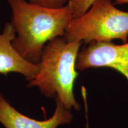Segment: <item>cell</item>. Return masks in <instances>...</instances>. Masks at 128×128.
<instances>
[{"mask_svg": "<svg viewBox=\"0 0 128 128\" xmlns=\"http://www.w3.org/2000/svg\"><path fill=\"white\" fill-rule=\"evenodd\" d=\"M28 2L49 8H60L68 4V0H27Z\"/></svg>", "mask_w": 128, "mask_h": 128, "instance_id": "obj_8", "label": "cell"}, {"mask_svg": "<svg viewBox=\"0 0 128 128\" xmlns=\"http://www.w3.org/2000/svg\"><path fill=\"white\" fill-rule=\"evenodd\" d=\"M112 1H115V3L118 4H128V0H112Z\"/></svg>", "mask_w": 128, "mask_h": 128, "instance_id": "obj_9", "label": "cell"}, {"mask_svg": "<svg viewBox=\"0 0 128 128\" xmlns=\"http://www.w3.org/2000/svg\"><path fill=\"white\" fill-rule=\"evenodd\" d=\"M16 36L11 22L6 23L0 33V74L6 76L9 73L20 74L29 82L38 74L39 64L28 61L14 49L12 42Z\"/></svg>", "mask_w": 128, "mask_h": 128, "instance_id": "obj_6", "label": "cell"}, {"mask_svg": "<svg viewBox=\"0 0 128 128\" xmlns=\"http://www.w3.org/2000/svg\"><path fill=\"white\" fill-rule=\"evenodd\" d=\"M110 68L122 74L128 81V42L116 44L112 42H92L80 49L76 69Z\"/></svg>", "mask_w": 128, "mask_h": 128, "instance_id": "obj_4", "label": "cell"}, {"mask_svg": "<svg viewBox=\"0 0 128 128\" xmlns=\"http://www.w3.org/2000/svg\"><path fill=\"white\" fill-rule=\"evenodd\" d=\"M96 0H68V6L72 13L73 18L83 15Z\"/></svg>", "mask_w": 128, "mask_h": 128, "instance_id": "obj_7", "label": "cell"}, {"mask_svg": "<svg viewBox=\"0 0 128 128\" xmlns=\"http://www.w3.org/2000/svg\"><path fill=\"white\" fill-rule=\"evenodd\" d=\"M12 12L11 23L16 33L12 42L14 49L25 60L38 64L44 46L58 37H64L73 18L68 4L49 8L27 0H7Z\"/></svg>", "mask_w": 128, "mask_h": 128, "instance_id": "obj_1", "label": "cell"}, {"mask_svg": "<svg viewBox=\"0 0 128 128\" xmlns=\"http://www.w3.org/2000/svg\"><path fill=\"white\" fill-rule=\"evenodd\" d=\"M72 119L71 110L65 108L57 98L52 116L44 120H38L18 112L0 92V124L5 128H57L70 124Z\"/></svg>", "mask_w": 128, "mask_h": 128, "instance_id": "obj_5", "label": "cell"}, {"mask_svg": "<svg viewBox=\"0 0 128 128\" xmlns=\"http://www.w3.org/2000/svg\"><path fill=\"white\" fill-rule=\"evenodd\" d=\"M64 38L86 44L114 39L125 44L128 40V12L115 7L112 0H96L83 15L72 19Z\"/></svg>", "mask_w": 128, "mask_h": 128, "instance_id": "obj_3", "label": "cell"}, {"mask_svg": "<svg viewBox=\"0 0 128 128\" xmlns=\"http://www.w3.org/2000/svg\"><path fill=\"white\" fill-rule=\"evenodd\" d=\"M82 44L68 41L64 37L48 42L43 50L38 74L28 82V87H38L46 97H55L67 109L79 110L74 86L78 76L76 58Z\"/></svg>", "mask_w": 128, "mask_h": 128, "instance_id": "obj_2", "label": "cell"}]
</instances>
